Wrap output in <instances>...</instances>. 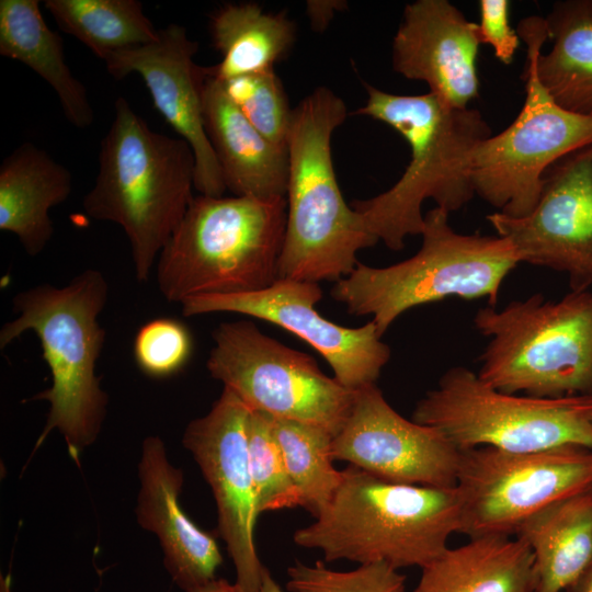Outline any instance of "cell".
<instances>
[{
    "label": "cell",
    "instance_id": "1",
    "mask_svg": "<svg viewBox=\"0 0 592 592\" xmlns=\"http://www.w3.org/2000/svg\"><path fill=\"white\" fill-rule=\"evenodd\" d=\"M364 87L367 101L353 114L392 127L408 141L411 153L405 172L390 189L355 200L351 207L368 234L399 251L408 236L422 234L425 200H433L449 214L473 198V153L492 136L491 128L478 110L449 106L431 92L399 95L367 83Z\"/></svg>",
    "mask_w": 592,
    "mask_h": 592
},
{
    "label": "cell",
    "instance_id": "2",
    "mask_svg": "<svg viewBox=\"0 0 592 592\" xmlns=\"http://www.w3.org/2000/svg\"><path fill=\"white\" fill-rule=\"evenodd\" d=\"M460 508L456 486L397 483L348 465L329 503L312 523L294 532L293 540L320 550L329 562L421 569L459 533Z\"/></svg>",
    "mask_w": 592,
    "mask_h": 592
},
{
    "label": "cell",
    "instance_id": "3",
    "mask_svg": "<svg viewBox=\"0 0 592 592\" xmlns=\"http://www.w3.org/2000/svg\"><path fill=\"white\" fill-rule=\"evenodd\" d=\"M114 107L82 207L90 218L123 228L135 276L146 282L193 198L195 157L184 139L152 130L123 96Z\"/></svg>",
    "mask_w": 592,
    "mask_h": 592
},
{
    "label": "cell",
    "instance_id": "4",
    "mask_svg": "<svg viewBox=\"0 0 592 592\" xmlns=\"http://www.w3.org/2000/svg\"><path fill=\"white\" fill-rule=\"evenodd\" d=\"M109 298L103 273L87 269L69 284H41L19 292L12 299L16 317L0 329V349L26 331L41 343L52 374V386L32 400L49 402V412L35 448L58 430L73 459L98 436L106 412L107 395L95 374L105 330L99 316Z\"/></svg>",
    "mask_w": 592,
    "mask_h": 592
},
{
    "label": "cell",
    "instance_id": "5",
    "mask_svg": "<svg viewBox=\"0 0 592 592\" xmlns=\"http://www.w3.org/2000/svg\"><path fill=\"white\" fill-rule=\"evenodd\" d=\"M346 116L343 100L326 87L315 89L293 110L277 278L338 282L356 267L357 252L378 241L348 206L335 178L331 137Z\"/></svg>",
    "mask_w": 592,
    "mask_h": 592
},
{
    "label": "cell",
    "instance_id": "6",
    "mask_svg": "<svg viewBox=\"0 0 592 592\" xmlns=\"http://www.w3.org/2000/svg\"><path fill=\"white\" fill-rule=\"evenodd\" d=\"M286 197L193 196L161 250L157 283L171 303L264 289L277 280Z\"/></svg>",
    "mask_w": 592,
    "mask_h": 592
},
{
    "label": "cell",
    "instance_id": "7",
    "mask_svg": "<svg viewBox=\"0 0 592 592\" xmlns=\"http://www.w3.org/2000/svg\"><path fill=\"white\" fill-rule=\"evenodd\" d=\"M421 236L413 257L386 267L358 262L331 291L349 314L372 316L380 337L407 310L447 297H486L496 307L504 278L520 263L508 239L458 234L440 207L424 215Z\"/></svg>",
    "mask_w": 592,
    "mask_h": 592
},
{
    "label": "cell",
    "instance_id": "8",
    "mask_svg": "<svg viewBox=\"0 0 592 592\" xmlns=\"http://www.w3.org/2000/svg\"><path fill=\"white\" fill-rule=\"evenodd\" d=\"M489 338L477 375L489 386L536 398L592 395V293L571 291L557 301L534 294L475 317Z\"/></svg>",
    "mask_w": 592,
    "mask_h": 592
},
{
    "label": "cell",
    "instance_id": "9",
    "mask_svg": "<svg viewBox=\"0 0 592 592\" xmlns=\"http://www.w3.org/2000/svg\"><path fill=\"white\" fill-rule=\"evenodd\" d=\"M592 395L536 398L500 391L454 366L415 405L412 420L437 429L460 452L525 453L577 445L592 449Z\"/></svg>",
    "mask_w": 592,
    "mask_h": 592
},
{
    "label": "cell",
    "instance_id": "10",
    "mask_svg": "<svg viewBox=\"0 0 592 592\" xmlns=\"http://www.w3.org/2000/svg\"><path fill=\"white\" fill-rule=\"evenodd\" d=\"M516 32L527 49L524 104L511 125L476 147L470 177L482 200L502 214L524 217L539 200L546 171L592 145V115L561 107L538 79L536 61L548 39L545 19L528 16Z\"/></svg>",
    "mask_w": 592,
    "mask_h": 592
},
{
    "label": "cell",
    "instance_id": "11",
    "mask_svg": "<svg viewBox=\"0 0 592 592\" xmlns=\"http://www.w3.org/2000/svg\"><path fill=\"white\" fill-rule=\"evenodd\" d=\"M206 367L251 410L321 426L335 435L355 391L326 375L310 355L262 333L252 321L220 323Z\"/></svg>",
    "mask_w": 592,
    "mask_h": 592
},
{
    "label": "cell",
    "instance_id": "12",
    "mask_svg": "<svg viewBox=\"0 0 592 592\" xmlns=\"http://www.w3.org/2000/svg\"><path fill=\"white\" fill-rule=\"evenodd\" d=\"M590 487L591 448L462 451L456 478L462 504L459 533L469 538L515 535L536 512Z\"/></svg>",
    "mask_w": 592,
    "mask_h": 592
},
{
    "label": "cell",
    "instance_id": "13",
    "mask_svg": "<svg viewBox=\"0 0 592 592\" xmlns=\"http://www.w3.org/2000/svg\"><path fill=\"white\" fill-rule=\"evenodd\" d=\"M319 283L277 278L271 286L235 295H201L181 303L185 317L235 312L274 323L314 348L331 366L334 378L351 390L376 384L390 358V348L371 320L357 328L325 318L316 304Z\"/></svg>",
    "mask_w": 592,
    "mask_h": 592
},
{
    "label": "cell",
    "instance_id": "14",
    "mask_svg": "<svg viewBox=\"0 0 592 592\" xmlns=\"http://www.w3.org/2000/svg\"><path fill=\"white\" fill-rule=\"evenodd\" d=\"M251 409L224 387L207 414L192 420L183 444L210 486L218 532L234 562L236 583L259 592L265 567L254 545L257 500L249 466L247 422Z\"/></svg>",
    "mask_w": 592,
    "mask_h": 592
},
{
    "label": "cell",
    "instance_id": "15",
    "mask_svg": "<svg viewBox=\"0 0 592 592\" xmlns=\"http://www.w3.org/2000/svg\"><path fill=\"white\" fill-rule=\"evenodd\" d=\"M520 262L563 272L571 291L592 285V145L551 166L535 208L524 217L487 216Z\"/></svg>",
    "mask_w": 592,
    "mask_h": 592
},
{
    "label": "cell",
    "instance_id": "16",
    "mask_svg": "<svg viewBox=\"0 0 592 592\" xmlns=\"http://www.w3.org/2000/svg\"><path fill=\"white\" fill-rule=\"evenodd\" d=\"M332 455L387 481L436 488L456 486L460 459L442 432L400 415L376 384L355 391Z\"/></svg>",
    "mask_w": 592,
    "mask_h": 592
},
{
    "label": "cell",
    "instance_id": "17",
    "mask_svg": "<svg viewBox=\"0 0 592 592\" xmlns=\"http://www.w3.org/2000/svg\"><path fill=\"white\" fill-rule=\"evenodd\" d=\"M198 43L184 26L170 23L152 43L111 54L107 71L116 79L136 72L145 82L155 109L193 149L194 189L202 195L220 197L227 190L220 167L208 140L203 117L206 67L194 61Z\"/></svg>",
    "mask_w": 592,
    "mask_h": 592
},
{
    "label": "cell",
    "instance_id": "18",
    "mask_svg": "<svg viewBox=\"0 0 592 592\" xmlns=\"http://www.w3.org/2000/svg\"><path fill=\"white\" fill-rule=\"evenodd\" d=\"M478 23L447 0H417L406 5L392 41V68L425 82L453 107L466 109L479 93L476 59Z\"/></svg>",
    "mask_w": 592,
    "mask_h": 592
},
{
    "label": "cell",
    "instance_id": "19",
    "mask_svg": "<svg viewBox=\"0 0 592 592\" xmlns=\"http://www.w3.org/2000/svg\"><path fill=\"white\" fill-rule=\"evenodd\" d=\"M138 471L137 521L159 538L172 579L187 591L216 578L223 561L220 549L214 536L182 510L183 474L168 460L160 437L145 439Z\"/></svg>",
    "mask_w": 592,
    "mask_h": 592
},
{
    "label": "cell",
    "instance_id": "20",
    "mask_svg": "<svg viewBox=\"0 0 592 592\" xmlns=\"http://www.w3.org/2000/svg\"><path fill=\"white\" fill-rule=\"evenodd\" d=\"M203 117L227 190L235 196L286 197L287 149L277 147L255 129L230 100L223 82L208 72Z\"/></svg>",
    "mask_w": 592,
    "mask_h": 592
},
{
    "label": "cell",
    "instance_id": "21",
    "mask_svg": "<svg viewBox=\"0 0 592 592\" xmlns=\"http://www.w3.org/2000/svg\"><path fill=\"white\" fill-rule=\"evenodd\" d=\"M72 189L69 170L32 143H24L0 166V229L19 238L24 251L39 254L54 234L52 207Z\"/></svg>",
    "mask_w": 592,
    "mask_h": 592
},
{
    "label": "cell",
    "instance_id": "22",
    "mask_svg": "<svg viewBox=\"0 0 592 592\" xmlns=\"http://www.w3.org/2000/svg\"><path fill=\"white\" fill-rule=\"evenodd\" d=\"M530 547L512 536L470 537L421 568L412 592H535Z\"/></svg>",
    "mask_w": 592,
    "mask_h": 592
},
{
    "label": "cell",
    "instance_id": "23",
    "mask_svg": "<svg viewBox=\"0 0 592 592\" xmlns=\"http://www.w3.org/2000/svg\"><path fill=\"white\" fill-rule=\"evenodd\" d=\"M515 536L532 551L535 592H565L592 558V487L536 512Z\"/></svg>",
    "mask_w": 592,
    "mask_h": 592
},
{
    "label": "cell",
    "instance_id": "24",
    "mask_svg": "<svg viewBox=\"0 0 592 592\" xmlns=\"http://www.w3.org/2000/svg\"><path fill=\"white\" fill-rule=\"evenodd\" d=\"M0 54L43 78L71 125L87 128L93 123L87 89L66 64L61 37L47 26L38 0H0Z\"/></svg>",
    "mask_w": 592,
    "mask_h": 592
},
{
    "label": "cell",
    "instance_id": "25",
    "mask_svg": "<svg viewBox=\"0 0 592 592\" xmlns=\"http://www.w3.org/2000/svg\"><path fill=\"white\" fill-rule=\"evenodd\" d=\"M214 47L221 60L206 67L210 77L227 81L274 69L296 37V25L285 12H265L253 2L230 3L210 19Z\"/></svg>",
    "mask_w": 592,
    "mask_h": 592
},
{
    "label": "cell",
    "instance_id": "26",
    "mask_svg": "<svg viewBox=\"0 0 592 592\" xmlns=\"http://www.w3.org/2000/svg\"><path fill=\"white\" fill-rule=\"evenodd\" d=\"M545 21L553 46L537 57L538 79L561 107L591 116L592 0L559 1Z\"/></svg>",
    "mask_w": 592,
    "mask_h": 592
},
{
    "label": "cell",
    "instance_id": "27",
    "mask_svg": "<svg viewBox=\"0 0 592 592\" xmlns=\"http://www.w3.org/2000/svg\"><path fill=\"white\" fill-rule=\"evenodd\" d=\"M59 29L76 37L98 58L159 38L138 0H45Z\"/></svg>",
    "mask_w": 592,
    "mask_h": 592
},
{
    "label": "cell",
    "instance_id": "28",
    "mask_svg": "<svg viewBox=\"0 0 592 592\" xmlns=\"http://www.w3.org/2000/svg\"><path fill=\"white\" fill-rule=\"evenodd\" d=\"M272 431L301 508L316 517L341 482V470L333 466L334 435L315 424L273 417Z\"/></svg>",
    "mask_w": 592,
    "mask_h": 592
},
{
    "label": "cell",
    "instance_id": "29",
    "mask_svg": "<svg viewBox=\"0 0 592 592\" xmlns=\"http://www.w3.org/2000/svg\"><path fill=\"white\" fill-rule=\"evenodd\" d=\"M249 466L258 513L301 506L272 431V417L251 410L247 422Z\"/></svg>",
    "mask_w": 592,
    "mask_h": 592
},
{
    "label": "cell",
    "instance_id": "30",
    "mask_svg": "<svg viewBox=\"0 0 592 592\" xmlns=\"http://www.w3.org/2000/svg\"><path fill=\"white\" fill-rule=\"evenodd\" d=\"M221 82L251 125L271 143L287 149L293 110L274 69Z\"/></svg>",
    "mask_w": 592,
    "mask_h": 592
},
{
    "label": "cell",
    "instance_id": "31",
    "mask_svg": "<svg viewBox=\"0 0 592 592\" xmlns=\"http://www.w3.org/2000/svg\"><path fill=\"white\" fill-rule=\"evenodd\" d=\"M289 592H406V577L385 563L358 565L349 571L329 569L323 561L287 568Z\"/></svg>",
    "mask_w": 592,
    "mask_h": 592
},
{
    "label": "cell",
    "instance_id": "32",
    "mask_svg": "<svg viewBox=\"0 0 592 592\" xmlns=\"http://www.w3.org/2000/svg\"><path fill=\"white\" fill-rule=\"evenodd\" d=\"M192 353V337L187 328L173 318H157L143 325L134 340L137 366L152 377L178 373Z\"/></svg>",
    "mask_w": 592,
    "mask_h": 592
},
{
    "label": "cell",
    "instance_id": "33",
    "mask_svg": "<svg viewBox=\"0 0 592 592\" xmlns=\"http://www.w3.org/2000/svg\"><path fill=\"white\" fill-rule=\"evenodd\" d=\"M479 8L478 36L480 44L490 45L496 58L504 65H510L521 39L517 32L510 25V2L506 0H480Z\"/></svg>",
    "mask_w": 592,
    "mask_h": 592
},
{
    "label": "cell",
    "instance_id": "34",
    "mask_svg": "<svg viewBox=\"0 0 592 592\" xmlns=\"http://www.w3.org/2000/svg\"><path fill=\"white\" fill-rule=\"evenodd\" d=\"M340 8L338 1H312L308 4V14L315 29L325 27L331 20L334 10Z\"/></svg>",
    "mask_w": 592,
    "mask_h": 592
},
{
    "label": "cell",
    "instance_id": "35",
    "mask_svg": "<svg viewBox=\"0 0 592 592\" xmlns=\"http://www.w3.org/2000/svg\"><path fill=\"white\" fill-rule=\"evenodd\" d=\"M186 592H246L237 583L231 584L224 579H212L205 583L196 585Z\"/></svg>",
    "mask_w": 592,
    "mask_h": 592
},
{
    "label": "cell",
    "instance_id": "36",
    "mask_svg": "<svg viewBox=\"0 0 592 592\" xmlns=\"http://www.w3.org/2000/svg\"><path fill=\"white\" fill-rule=\"evenodd\" d=\"M565 592H592V558Z\"/></svg>",
    "mask_w": 592,
    "mask_h": 592
},
{
    "label": "cell",
    "instance_id": "37",
    "mask_svg": "<svg viewBox=\"0 0 592 592\" xmlns=\"http://www.w3.org/2000/svg\"><path fill=\"white\" fill-rule=\"evenodd\" d=\"M259 592H284L280 584L273 579L267 568H265L263 572Z\"/></svg>",
    "mask_w": 592,
    "mask_h": 592
},
{
    "label": "cell",
    "instance_id": "38",
    "mask_svg": "<svg viewBox=\"0 0 592 592\" xmlns=\"http://www.w3.org/2000/svg\"><path fill=\"white\" fill-rule=\"evenodd\" d=\"M591 422H592V415H591Z\"/></svg>",
    "mask_w": 592,
    "mask_h": 592
}]
</instances>
